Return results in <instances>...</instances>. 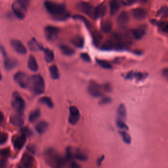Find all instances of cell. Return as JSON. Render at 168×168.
Here are the masks:
<instances>
[{
  "mask_svg": "<svg viewBox=\"0 0 168 168\" xmlns=\"http://www.w3.org/2000/svg\"><path fill=\"white\" fill-rule=\"evenodd\" d=\"M10 155V151L8 149H4L0 150V156L3 158L4 160H7V158L9 157Z\"/></svg>",
  "mask_w": 168,
  "mask_h": 168,
  "instance_id": "cell-36",
  "label": "cell"
},
{
  "mask_svg": "<svg viewBox=\"0 0 168 168\" xmlns=\"http://www.w3.org/2000/svg\"><path fill=\"white\" fill-rule=\"evenodd\" d=\"M137 78L138 79H142V78L145 77V75L142 74V73H136L134 72H130L128 73L126 76L127 79H131L132 78Z\"/></svg>",
  "mask_w": 168,
  "mask_h": 168,
  "instance_id": "cell-33",
  "label": "cell"
},
{
  "mask_svg": "<svg viewBox=\"0 0 168 168\" xmlns=\"http://www.w3.org/2000/svg\"><path fill=\"white\" fill-rule=\"evenodd\" d=\"M27 8L22 5L19 2L17 1L13 3L12 5V11L15 15L20 19H24L26 16Z\"/></svg>",
  "mask_w": 168,
  "mask_h": 168,
  "instance_id": "cell-5",
  "label": "cell"
},
{
  "mask_svg": "<svg viewBox=\"0 0 168 168\" xmlns=\"http://www.w3.org/2000/svg\"><path fill=\"white\" fill-rule=\"evenodd\" d=\"M129 17L128 12L123 11L118 17V23L119 26L124 27L128 25L129 22Z\"/></svg>",
  "mask_w": 168,
  "mask_h": 168,
  "instance_id": "cell-16",
  "label": "cell"
},
{
  "mask_svg": "<svg viewBox=\"0 0 168 168\" xmlns=\"http://www.w3.org/2000/svg\"><path fill=\"white\" fill-rule=\"evenodd\" d=\"M117 125L119 128L122 129L128 130V126L122 120H117Z\"/></svg>",
  "mask_w": 168,
  "mask_h": 168,
  "instance_id": "cell-38",
  "label": "cell"
},
{
  "mask_svg": "<svg viewBox=\"0 0 168 168\" xmlns=\"http://www.w3.org/2000/svg\"><path fill=\"white\" fill-rule=\"evenodd\" d=\"M39 101L41 104H45L49 108H53L54 106V104L51 99L48 97H43L39 99Z\"/></svg>",
  "mask_w": 168,
  "mask_h": 168,
  "instance_id": "cell-29",
  "label": "cell"
},
{
  "mask_svg": "<svg viewBox=\"0 0 168 168\" xmlns=\"http://www.w3.org/2000/svg\"><path fill=\"white\" fill-rule=\"evenodd\" d=\"M129 3H134L136 1V0H127Z\"/></svg>",
  "mask_w": 168,
  "mask_h": 168,
  "instance_id": "cell-48",
  "label": "cell"
},
{
  "mask_svg": "<svg viewBox=\"0 0 168 168\" xmlns=\"http://www.w3.org/2000/svg\"><path fill=\"white\" fill-rule=\"evenodd\" d=\"M21 133H22V134L26 135L27 137L29 136L31 134V132L30 131V129H28L27 127H24L20 130Z\"/></svg>",
  "mask_w": 168,
  "mask_h": 168,
  "instance_id": "cell-39",
  "label": "cell"
},
{
  "mask_svg": "<svg viewBox=\"0 0 168 168\" xmlns=\"http://www.w3.org/2000/svg\"><path fill=\"white\" fill-rule=\"evenodd\" d=\"M133 15L135 19L142 20L146 17V12L145 10L142 8H137L133 10Z\"/></svg>",
  "mask_w": 168,
  "mask_h": 168,
  "instance_id": "cell-19",
  "label": "cell"
},
{
  "mask_svg": "<svg viewBox=\"0 0 168 168\" xmlns=\"http://www.w3.org/2000/svg\"><path fill=\"white\" fill-rule=\"evenodd\" d=\"M71 167L73 168H80V166L77 163L75 162H72L71 164Z\"/></svg>",
  "mask_w": 168,
  "mask_h": 168,
  "instance_id": "cell-45",
  "label": "cell"
},
{
  "mask_svg": "<svg viewBox=\"0 0 168 168\" xmlns=\"http://www.w3.org/2000/svg\"><path fill=\"white\" fill-rule=\"evenodd\" d=\"M110 101H111V100L109 98H106V99H103L101 102L102 104H105V103H108Z\"/></svg>",
  "mask_w": 168,
  "mask_h": 168,
  "instance_id": "cell-47",
  "label": "cell"
},
{
  "mask_svg": "<svg viewBox=\"0 0 168 168\" xmlns=\"http://www.w3.org/2000/svg\"><path fill=\"white\" fill-rule=\"evenodd\" d=\"M45 53V59L46 62L51 63L54 59V54L52 50L48 48L45 49L44 50Z\"/></svg>",
  "mask_w": 168,
  "mask_h": 168,
  "instance_id": "cell-28",
  "label": "cell"
},
{
  "mask_svg": "<svg viewBox=\"0 0 168 168\" xmlns=\"http://www.w3.org/2000/svg\"><path fill=\"white\" fill-rule=\"evenodd\" d=\"M48 161L49 163L53 164L57 167H62L65 164L66 160L62 158V157L59 156L53 151H50L48 152Z\"/></svg>",
  "mask_w": 168,
  "mask_h": 168,
  "instance_id": "cell-4",
  "label": "cell"
},
{
  "mask_svg": "<svg viewBox=\"0 0 168 168\" xmlns=\"http://www.w3.org/2000/svg\"><path fill=\"white\" fill-rule=\"evenodd\" d=\"M34 160L32 156L28 154H24L21 160V165L24 168H31L33 167Z\"/></svg>",
  "mask_w": 168,
  "mask_h": 168,
  "instance_id": "cell-13",
  "label": "cell"
},
{
  "mask_svg": "<svg viewBox=\"0 0 168 168\" xmlns=\"http://www.w3.org/2000/svg\"><path fill=\"white\" fill-rule=\"evenodd\" d=\"M11 105L17 113L23 114L24 110L26 104L24 100L19 95L17 92H14L12 95Z\"/></svg>",
  "mask_w": 168,
  "mask_h": 168,
  "instance_id": "cell-3",
  "label": "cell"
},
{
  "mask_svg": "<svg viewBox=\"0 0 168 168\" xmlns=\"http://www.w3.org/2000/svg\"><path fill=\"white\" fill-rule=\"evenodd\" d=\"M44 5L48 13L54 16L56 20H64L69 16L64 5L47 1L45 2Z\"/></svg>",
  "mask_w": 168,
  "mask_h": 168,
  "instance_id": "cell-1",
  "label": "cell"
},
{
  "mask_svg": "<svg viewBox=\"0 0 168 168\" xmlns=\"http://www.w3.org/2000/svg\"><path fill=\"white\" fill-rule=\"evenodd\" d=\"M49 127L48 124L44 121H41L35 126V130L39 134H43L47 131Z\"/></svg>",
  "mask_w": 168,
  "mask_h": 168,
  "instance_id": "cell-17",
  "label": "cell"
},
{
  "mask_svg": "<svg viewBox=\"0 0 168 168\" xmlns=\"http://www.w3.org/2000/svg\"><path fill=\"white\" fill-rule=\"evenodd\" d=\"M27 136L24 134L15 137L13 140V144L15 149L21 150L24 146L27 140Z\"/></svg>",
  "mask_w": 168,
  "mask_h": 168,
  "instance_id": "cell-12",
  "label": "cell"
},
{
  "mask_svg": "<svg viewBox=\"0 0 168 168\" xmlns=\"http://www.w3.org/2000/svg\"><path fill=\"white\" fill-rule=\"evenodd\" d=\"M29 78L26 73L23 72H18L14 76L15 82L22 88H28Z\"/></svg>",
  "mask_w": 168,
  "mask_h": 168,
  "instance_id": "cell-6",
  "label": "cell"
},
{
  "mask_svg": "<svg viewBox=\"0 0 168 168\" xmlns=\"http://www.w3.org/2000/svg\"><path fill=\"white\" fill-rule=\"evenodd\" d=\"M18 65V62L17 60L10 58H7L4 60V68L7 70H11L16 68Z\"/></svg>",
  "mask_w": 168,
  "mask_h": 168,
  "instance_id": "cell-15",
  "label": "cell"
},
{
  "mask_svg": "<svg viewBox=\"0 0 168 168\" xmlns=\"http://www.w3.org/2000/svg\"><path fill=\"white\" fill-rule=\"evenodd\" d=\"M126 107L124 104H120L117 110V120L123 121L126 118Z\"/></svg>",
  "mask_w": 168,
  "mask_h": 168,
  "instance_id": "cell-20",
  "label": "cell"
},
{
  "mask_svg": "<svg viewBox=\"0 0 168 168\" xmlns=\"http://www.w3.org/2000/svg\"><path fill=\"white\" fill-rule=\"evenodd\" d=\"M112 28V23L111 21L108 20L102 22L101 24V29L102 31L106 33L110 32L111 31Z\"/></svg>",
  "mask_w": 168,
  "mask_h": 168,
  "instance_id": "cell-25",
  "label": "cell"
},
{
  "mask_svg": "<svg viewBox=\"0 0 168 168\" xmlns=\"http://www.w3.org/2000/svg\"><path fill=\"white\" fill-rule=\"evenodd\" d=\"M73 156L76 159H77L78 160L82 161H86L88 159V157L85 154V153L79 150H77L75 152V153H73Z\"/></svg>",
  "mask_w": 168,
  "mask_h": 168,
  "instance_id": "cell-30",
  "label": "cell"
},
{
  "mask_svg": "<svg viewBox=\"0 0 168 168\" xmlns=\"http://www.w3.org/2000/svg\"><path fill=\"white\" fill-rule=\"evenodd\" d=\"M158 14L160 15H163V16H165L166 15H168V8L164 7V8H161L160 11H158Z\"/></svg>",
  "mask_w": 168,
  "mask_h": 168,
  "instance_id": "cell-40",
  "label": "cell"
},
{
  "mask_svg": "<svg viewBox=\"0 0 168 168\" xmlns=\"http://www.w3.org/2000/svg\"><path fill=\"white\" fill-rule=\"evenodd\" d=\"M163 75H164L165 77L168 79V68L163 70Z\"/></svg>",
  "mask_w": 168,
  "mask_h": 168,
  "instance_id": "cell-44",
  "label": "cell"
},
{
  "mask_svg": "<svg viewBox=\"0 0 168 168\" xmlns=\"http://www.w3.org/2000/svg\"><path fill=\"white\" fill-rule=\"evenodd\" d=\"M78 8L80 11L86 14L90 17H94V10L93 9V7L89 3L87 2H82L78 5Z\"/></svg>",
  "mask_w": 168,
  "mask_h": 168,
  "instance_id": "cell-9",
  "label": "cell"
},
{
  "mask_svg": "<svg viewBox=\"0 0 168 168\" xmlns=\"http://www.w3.org/2000/svg\"><path fill=\"white\" fill-rule=\"evenodd\" d=\"M121 3L118 0H112L110 4V13L114 15L119 10L121 7Z\"/></svg>",
  "mask_w": 168,
  "mask_h": 168,
  "instance_id": "cell-22",
  "label": "cell"
},
{
  "mask_svg": "<svg viewBox=\"0 0 168 168\" xmlns=\"http://www.w3.org/2000/svg\"><path fill=\"white\" fill-rule=\"evenodd\" d=\"M28 46L30 50H32V51H36L39 49L42 48L38 45V43L37 42L36 40L34 39L28 42Z\"/></svg>",
  "mask_w": 168,
  "mask_h": 168,
  "instance_id": "cell-31",
  "label": "cell"
},
{
  "mask_svg": "<svg viewBox=\"0 0 168 168\" xmlns=\"http://www.w3.org/2000/svg\"><path fill=\"white\" fill-rule=\"evenodd\" d=\"M71 42L75 46H77V48H82L84 46V39L81 36H76L73 38L71 40Z\"/></svg>",
  "mask_w": 168,
  "mask_h": 168,
  "instance_id": "cell-26",
  "label": "cell"
},
{
  "mask_svg": "<svg viewBox=\"0 0 168 168\" xmlns=\"http://www.w3.org/2000/svg\"><path fill=\"white\" fill-rule=\"evenodd\" d=\"M45 34L48 39H53L57 36L59 32V29L54 26H48L45 28Z\"/></svg>",
  "mask_w": 168,
  "mask_h": 168,
  "instance_id": "cell-14",
  "label": "cell"
},
{
  "mask_svg": "<svg viewBox=\"0 0 168 168\" xmlns=\"http://www.w3.org/2000/svg\"><path fill=\"white\" fill-rule=\"evenodd\" d=\"M40 111L38 109H37L34 111H32L31 113H30L29 117H28L29 121L31 123L35 122L40 117Z\"/></svg>",
  "mask_w": 168,
  "mask_h": 168,
  "instance_id": "cell-24",
  "label": "cell"
},
{
  "mask_svg": "<svg viewBox=\"0 0 168 168\" xmlns=\"http://www.w3.org/2000/svg\"><path fill=\"white\" fill-rule=\"evenodd\" d=\"M141 1L142 2H145L147 1L148 0H141Z\"/></svg>",
  "mask_w": 168,
  "mask_h": 168,
  "instance_id": "cell-50",
  "label": "cell"
},
{
  "mask_svg": "<svg viewBox=\"0 0 168 168\" xmlns=\"http://www.w3.org/2000/svg\"><path fill=\"white\" fill-rule=\"evenodd\" d=\"M10 122L14 126L21 127L24 123L23 114L17 113L13 114L10 117Z\"/></svg>",
  "mask_w": 168,
  "mask_h": 168,
  "instance_id": "cell-11",
  "label": "cell"
},
{
  "mask_svg": "<svg viewBox=\"0 0 168 168\" xmlns=\"http://www.w3.org/2000/svg\"><path fill=\"white\" fill-rule=\"evenodd\" d=\"M81 57L84 60V61H86V62H90L91 61V58H90V56L88 55V54L86 53H82L81 54Z\"/></svg>",
  "mask_w": 168,
  "mask_h": 168,
  "instance_id": "cell-41",
  "label": "cell"
},
{
  "mask_svg": "<svg viewBox=\"0 0 168 168\" xmlns=\"http://www.w3.org/2000/svg\"><path fill=\"white\" fill-rule=\"evenodd\" d=\"M120 133L122 136L123 141L126 144H130L131 141V138L130 135L128 133H126V132H120Z\"/></svg>",
  "mask_w": 168,
  "mask_h": 168,
  "instance_id": "cell-35",
  "label": "cell"
},
{
  "mask_svg": "<svg viewBox=\"0 0 168 168\" xmlns=\"http://www.w3.org/2000/svg\"><path fill=\"white\" fill-rule=\"evenodd\" d=\"M60 49L62 52L66 55H71L74 53V51L69 48V46H67L65 45H62L60 46Z\"/></svg>",
  "mask_w": 168,
  "mask_h": 168,
  "instance_id": "cell-32",
  "label": "cell"
},
{
  "mask_svg": "<svg viewBox=\"0 0 168 168\" xmlns=\"http://www.w3.org/2000/svg\"><path fill=\"white\" fill-rule=\"evenodd\" d=\"M28 67L32 72H36L38 70V66L36 59L33 55H30L28 62Z\"/></svg>",
  "mask_w": 168,
  "mask_h": 168,
  "instance_id": "cell-18",
  "label": "cell"
},
{
  "mask_svg": "<svg viewBox=\"0 0 168 168\" xmlns=\"http://www.w3.org/2000/svg\"><path fill=\"white\" fill-rule=\"evenodd\" d=\"M97 63L99 64L101 67L105 69H111L112 68V65L108 62L107 61L102 60H97Z\"/></svg>",
  "mask_w": 168,
  "mask_h": 168,
  "instance_id": "cell-34",
  "label": "cell"
},
{
  "mask_svg": "<svg viewBox=\"0 0 168 168\" xmlns=\"http://www.w3.org/2000/svg\"><path fill=\"white\" fill-rule=\"evenodd\" d=\"M10 43L12 48L17 53L21 54H25L27 53V48L19 40L12 39Z\"/></svg>",
  "mask_w": 168,
  "mask_h": 168,
  "instance_id": "cell-10",
  "label": "cell"
},
{
  "mask_svg": "<svg viewBox=\"0 0 168 168\" xmlns=\"http://www.w3.org/2000/svg\"><path fill=\"white\" fill-rule=\"evenodd\" d=\"M4 120V115L3 113L0 110V123L3 122Z\"/></svg>",
  "mask_w": 168,
  "mask_h": 168,
  "instance_id": "cell-46",
  "label": "cell"
},
{
  "mask_svg": "<svg viewBox=\"0 0 168 168\" xmlns=\"http://www.w3.org/2000/svg\"><path fill=\"white\" fill-rule=\"evenodd\" d=\"M28 88L37 95L43 93L45 90V81L42 76L35 75L31 76L29 78Z\"/></svg>",
  "mask_w": 168,
  "mask_h": 168,
  "instance_id": "cell-2",
  "label": "cell"
},
{
  "mask_svg": "<svg viewBox=\"0 0 168 168\" xmlns=\"http://www.w3.org/2000/svg\"><path fill=\"white\" fill-rule=\"evenodd\" d=\"M101 87L99 84L94 81H91L88 86V91L94 97H100L102 95Z\"/></svg>",
  "mask_w": 168,
  "mask_h": 168,
  "instance_id": "cell-7",
  "label": "cell"
},
{
  "mask_svg": "<svg viewBox=\"0 0 168 168\" xmlns=\"http://www.w3.org/2000/svg\"><path fill=\"white\" fill-rule=\"evenodd\" d=\"M162 31L164 33H168V23H163L161 25Z\"/></svg>",
  "mask_w": 168,
  "mask_h": 168,
  "instance_id": "cell-43",
  "label": "cell"
},
{
  "mask_svg": "<svg viewBox=\"0 0 168 168\" xmlns=\"http://www.w3.org/2000/svg\"><path fill=\"white\" fill-rule=\"evenodd\" d=\"M8 139V135L5 133L1 132L0 131V145L5 144Z\"/></svg>",
  "mask_w": 168,
  "mask_h": 168,
  "instance_id": "cell-37",
  "label": "cell"
},
{
  "mask_svg": "<svg viewBox=\"0 0 168 168\" xmlns=\"http://www.w3.org/2000/svg\"><path fill=\"white\" fill-rule=\"evenodd\" d=\"M49 71L50 73L52 78L54 79H57L59 78L60 75L58 69L56 65H52L49 68Z\"/></svg>",
  "mask_w": 168,
  "mask_h": 168,
  "instance_id": "cell-27",
  "label": "cell"
},
{
  "mask_svg": "<svg viewBox=\"0 0 168 168\" xmlns=\"http://www.w3.org/2000/svg\"><path fill=\"white\" fill-rule=\"evenodd\" d=\"M2 79V75L1 73V72H0V81Z\"/></svg>",
  "mask_w": 168,
  "mask_h": 168,
  "instance_id": "cell-49",
  "label": "cell"
},
{
  "mask_svg": "<svg viewBox=\"0 0 168 168\" xmlns=\"http://www.w3.org/2000/svg\"><path fill=\"white\" fill-rule=\"evenodd\" d=\"M69 114L68 120L71 124L75 125L77 123L80 119V113L78 108L75 106H71L69 108Z\"/></svg>",
  "mask_w": 168,
  "mask_h": 168,
  "instance_id": "cell-8",
  "label": "cell"
},
{
  "mask_svg": "<svg viewBox=\"0 0 168 168\" xmlns=\"http://www.w3.org/2000/svg\"><path fill=\"white\" fill-rule=\"evenodd\" d=\"M146 34L145 30L144 28L140 27L133 30L132 35L136 39H140L143 37Z\"/></svg>",
  "mask_w": 168,
  "mask_h": 168,
  "instance_id": "cell-23",
  "label": "cell"
},
{
  "mask_svg": "<svg viewBox=\"0 0 168 168\" xmlns=\"http://www.w3.org/2000/svg\"><path fill=\"white\" fill-rule=\"evenodd\" d=\"M17 1L26 8H27L30 4V0H17Z\"/></svg>",
  "mask_w": 168,
  "mask_h": 168,
  "instance_id": "cell-42",
  "label": "cell"
},
{
  "mask_svg": "<svg viewBox=\"0 0 168 168\" xmlns=\"http://www.w3.org/2000/svg\"><path fill=\"white\" fill-rule=\"evenodd\" d=\"M106 7L104 5H100L94 9V18H98L104 16L106 12Z\"/></svg>",
  "mask_w": 168,
  "mask_h": 168,
  "instance_id": "cell-21",
  "label": "cell"
}]
</instances>
